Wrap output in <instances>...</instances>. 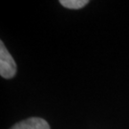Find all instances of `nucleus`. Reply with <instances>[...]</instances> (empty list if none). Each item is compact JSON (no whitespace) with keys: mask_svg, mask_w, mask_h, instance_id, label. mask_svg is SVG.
I'll return each instance as SVG.
<instances>
[{"mask_svg":"<svg viewBox=\"0 0 129 129\" xmlns=\"http://www.w3.org/2000/svg\"><path fill=\"white\" fill-rule=\"evenodd\" d=\"M16 73V64L6 49L4 42L0 43V75L4 78H12Z\"/></svg>","mask_w":129,"mask_h":129,"instance_id":"f257e3e1","label":"nucleus"},{"mask_svg":"<svg viewBox=\"0 0 129 129\" xmlns=\"http://www.w3.org/2000/svg\"><path fill=\"white\" fill-rule=\"evenodd\" d=\"M59 3L62 6L69 9H80L88 3L87 0H60Z\"/></svg>","mask_w":129,"mask_h":129,"instance_id":"7ed1b4c3","label":"nucleus"},{"mask_svg":"<svg viewBox=\"0 0 129 129\" xmlns=\"http://www.w3.org/2000/svg\"><path fill=\"white\" fill-rule=\"evenodd\" d=\"M10 129H50V125L40 118H30L14 124Z\"/></svg>","mask_w":129,"mask_h":129,"instance_id":"f03ea898","label":"nucleus"}]
</instances>
